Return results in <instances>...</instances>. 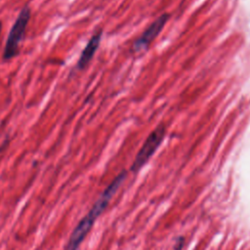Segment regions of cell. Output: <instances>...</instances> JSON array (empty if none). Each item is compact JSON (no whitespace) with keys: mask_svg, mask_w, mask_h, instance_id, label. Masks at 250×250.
Returning <instances> with one entry per match:
<instances>
[{"mask_svg":"<svg viewBox=\"0 0 250 250\" xmlns=\"http://www.w3.org/2000/svg\"><path fill=\"white\" fill-rule=\"evenodd\" d=\"M101 38H102V31L95 33L91 37V39L88 41L87 45L85 46V48L83 49V51L80 55V58L77 62V68L83 69L89 63V62L92 60L93 56L95 55L97 49L100 46Z\"/></svg>","mask_w":250,"mask_h":250,"instance_id":"5","label":"cell"},{"mask_svg":"<svg viewBox=\"0 0 250 250\" xmlns=\"http://www.w3.org/2000/svg\"><path fill=\"white\" fill-rule=\"evenodd\" d=\"M168 19L167 15H163L159 17L156 21H154L146 29V31L142 34V36L136 41L134 48L136 50H142L146 48L157 35L158 33L162 30L164 24L166 23Z\"/></svg>","mask_w":250,"mask_h":250,"instance_id":"4","label":"cell"},{"mask_svg":"<svg viewBox=\"0 0 250 250\" xmlns=\"http://www.w3.org/2000/svg\"><path fill=\"white\" fill-rule=\"evenodd\" d=\"M126 177V172H121L109 185L108 187L103 191V193L100 195L98 200L94 203L93 207L90 209L88 214L83 217V219L77 224L75 229H73L67 246L66 250H77L88 232L90 231L93 224L97 220V218L104 212V210L108 205V202L114 195V193L117 191L120 185L123 183L124 179Z\"/></svg>","mask_w":250,"mask_h":250,"instance_id":"1","label":"cell"},{"mask_svg":"<svg viewBox=\"0 0 250 250\" xmlns=\"http://www.w3.org/2000/svg\"><path fill=\"white\" fill-rule=\"evenodd\" d=\"M1 29H2V22L0 21V33H1Z\"/></svg>","mask_w":250,"mask_h":250,"instance_id":"6","label":"cell"},{"mask_svg":"<svg viewBox=\"0 0 250 250\" xmlns=\"http://www.w3.org/2000/svg\"><path fill=\"white\" fill-rule=\"evenodd\" d=\"M165 135V128L161 125L158 126L146 140L145 144L141 147L140 151L138 152L135 161L133 162V165L131 167V170L136 172L140 168H142L147 160L152 156V154L155 152V150L160 146L163 138Z\"/></svg>","mask_w":250,"mask_h":250,"instance_id":"3","label":"cell"},{"mask_svg":"<svg viewBox=\"0 0 250 250\" xmlns=\"http://www.w3.org/2000/svg\"><path fill=\"white\" fill-rule=\"evenodd\" d=\"M30 14L31 12L29 7L28 6L23 7L21 10L15 22L13 23L10 29V32L6 41L4 53H3L4 61H10L11 59H13L19 54L20 44L24 37L25 30L30 19Z\"/></svg>","mask_w":250,"mask_h":250,"instance_id":"2","label":"cell"}]
</instances>
